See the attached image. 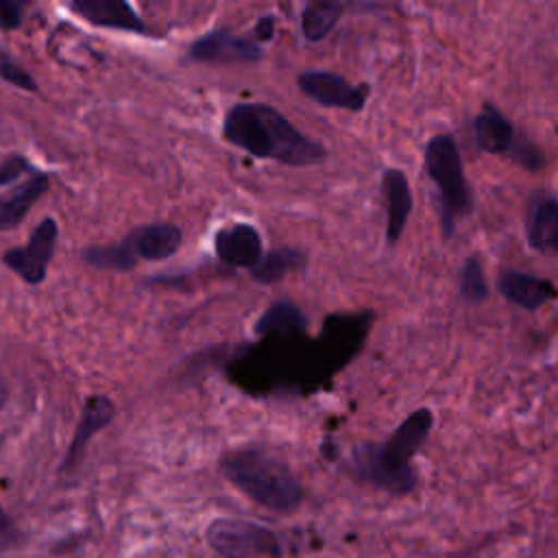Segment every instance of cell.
<instances>
[{
    "label": "cell",
    "instance_id": "obj_1",
    "mask_svg": "<svg viewBox=\"0 0 558 558\" xmlns=\"http://www.w3.org/2000/svg\"><path fill=\"white\" fill-rule=\"evenodd\" d=\"M222 137L257 159L292 168L316 166L327 159V148L318 140L301 133L268 102H235L225 113Z\"/></svg>",
    "mask_w": 558,
    "mask_h": 558
},
{
    "label": "cell",
    "instance_id": "obj_2",
    "mask_svg": "<svg viewBox=\"0 0 558 558\" xmlns=\"http://www.w3.org/2000/svg\"><path fill=\"white\" fill-rule=\"evenodd\" d=\"M434 427L429 408H418L384 442H362L351 451V473L390 495H408L416 488V473L410 464Z\"/></svg>",
    "mask_w": 558,
    "mask_h": 558
},
{
    "label": "cell",
    "instance_id": "obj_3",
    "mask_svg": "<svg viewBox=\"0 0 558 558\" xmlns=\"http://www.w3.org/2000/svg\"><path fill=\"white\" fill-rule=\"evenodd\" d=\"M225 477L246 497L275 512H290L303 499V488L290 466L266 449H238L220 460Z\"/></svg>",
    "mask_w": 558,
    "mask_h": 558
},
{
    "label": "cell",
    "instance_id": "obj_4",
    "mask_svg": "<svg viewBox=\"0 0 558 558\" xmlns=\"http://www.w3.org/2000/svg\"><path fill=\"white\" fill-rule=\"evenodd\" d=\"M425 170L440 194L442 231L449 238L456 222L473 211V192L464 177L462 157L451 135H434L425 146Z\"/></svg>",
    "mask_w": 558,
    "mask_h": 558
},
{
    "label": "cell",
    "instance_id": "obj_5",
    "mask_svg": "<svg viewBox=\"0 0 558 558\" xmlns=\"http://www.w3.org/2000/svg\"><path fill=\"white\" fill-rule=\"evenodd\" d=\"M207 543L222 558L279 556V541L272 530L242 519H216L207 527Z\"/></svg>",
    "mask_w": 558,
    "mask_h": 558
},
{
    "label": "cell",
    "instance_id": "obj_6",
    "mask_svg": "<svg viewBox=\"0 0 558 558\" xmlns=\"http://www.w3.org/2000/svg\"><path fill=\"white\" fill-rule=\"evenodd\" d=\"M299 89L323 107L362 111L371 94L368 83H349L344 76L325 70H305L296 76Z\"/></svg>",
    "mask_w": 558,
    "mask_h": 558
},
{
    "label": "cell",
    "instance_id": "obj_7",
    "mask_svg": "<svg viewBox=\"0 0 558 558\" xmlns=\"http://www.w3.org/2000/svg\"><path fill=\"white\" fill-rule=\"evenodd\" d=\"M59 227L54 218H44L35 231L31 233L28 242L24 246L11 248L2 255V262L20 275L26 283H41L48 272V264L54 253Z\"/></svg>",
    "mask_w": 558,
    "mask_h": 558
},
{
    "label": "cell",
    "instance_id": "obj_8",
    "mask_svg": "<svg viewBox=\"0 0 558 558\" xmlns=\"http://www.w3.org/2000/svg\"><path fill=\"white\" fill-rule=\"evenodd\" d=\"M187 57L201 63H255L262 59V48L231 28H216L198 37L190 46Z\"/></svg>",
    "mask_w": 558,
    "mask_h": 558
},
{
    "label": "cell",
    "instance_id": "obj_9",
    "mask_svg": "<svg viewBox=\"0 0 558 558\" xmlns=\"http://www.w3.org/2000/svg\"><path fill=\"white\" fill-rule=\"evenodd\" d=\"M214 251L225 266L251 270L262 257V235L248 222H233L216 231Z\"/></svg>",
    "mask_w": 558,
    "mask_h": 558
},
{
    "label": "cell",
    "instance_id": "obj_10",
    "mask_svg": "<svg viewBox=\"0 0 558 558\" xmlns=\"http://www.w3.org/2000/svg\"><path fill=\"white\" fill-rule=\"evenodd\" d=\"M183 242V231L172 222H148L131 229L122 244L135 259L161 262L172 257Z\"/></svg>",
    "mask_w": 558,
    "mask_h": 558
},
{
    "label": "cell",
    "instance_id": "obj_11",
    "mask_svg": "<svg viewBox=\"0 0 558 558\" xmlns=\"http://www.w3.org/2000/svg\"><path fill=\"white\" fill-rule=\"evenodd\" d=\"M497 288L506 301L527 312H536L558 294L554 281L521 270H501L497 277Z\"/></svg>",
    "mask_w": 558,
    "mask_h": 558
},
{
    "label": "cell",
    "instance_id": "obj_12",
    "mask_svg": "<svg viewBox=\"0 0 558 558\" xmlns=\"http://www.w3.org/2000/svg\"><path fill=\"white\" fill-rule=\"evenodd\" d=\"M113 414H116V405H113V401L109 397L92 395V397L85 399L83 410H81V418H78V425H76V432H74V438H72L70 447H68L65 460L61 464L63 471H72L81 462V458H83L92 436L96 432H100L102 427H107L113 421Z\"/></svg>",
    "mask_w": 558,
    "mask_h": 558
},
{
    "label": "cell",
    "instance_id": "obj_13",
    "mask_svg": "<svg viewBox=\"0 0 558 558\" xmlns=\"http://www.w3.org/2000/svg\"><path fill=\"white\" fill-rule=\"evenodd\" d=\"M381 194L386 203V242L392 246L403 235L412 214V190L399 168H386L381 174Z\"/></svg>",
    "mask_w": 558,
    "mask_h": 558
},
{
    "label": "cell",
    "instance_id": "obj_14",
    "mask_svg": "<svg viewBox=\"0 0 558 558\" xmlns=\"http://www.w3.org/2000/svg\"><path fill=\"white\" fill-rule=\"evenodd\" d=\"M70 9L94 26L129 31V33H140V35L146 33L142 17L124 0H74V2H70Z\"/></svg>",
    "mask_w": 558,
    "mask_h": 558
},
{
    "label": "cell",
    "instance_id": "obj_15",
    "mask_svg": "<svg viewBox=\"0 0 558 558\" xmlns=\"http://www.w3.org/2000/svg\"><path fill=\"white\" fill-rule=\"evenodd\" d=\"M527 244L534 251L551 253L558 248V203L554 194H536L525 227Z\"/></svg>",
    "mask_w": 558,
    "mask_h": 558
},
{
    "label": "cell",
    "instance_id": "obj_16",
    "mask_svg": "<svg viewBox=\"0 0 558 558\" xmlns=\"http://www.w3.org/2000/svg\"><path fill=\"white\" fill-rule=\"evenodd\" d=\"M473 133L477 148L490 155H508L517 137L512 122L493 102H484L482 111L475 116Z\"/></svg>",
    "mask_w": 558,
    "mask_h": 558
},
{
    "label": "cell",
    "instance_id": "obj_17",
    "mask_svg": "<svg viewBox=\"0 0 558 558\" xmlns=\"http://www.w3.org/2000/svg\"><path fill=\"white\" fill-rule=\"evenodd\" d=\"M48 190V174H33L28 181L0 196V229H11L24 220L28 209Z\"/></svg>",
    "mask_w": 558,
    "mask_h": 558
},
{
    "label": "cell",
    "instance_id": "obj_18",
    "mask_svg": "<svg viewBox=\"0 0 558 558\" xmlns=\"http://www.w3.org/2000/svg\"><path fill=\"white\" fill-rule=\"evenodd\" d=\"M344 11L342 2L318 0L307 2L301 11V33L307 41H320L340 22Z\"/></svg>",
    "mask_w": 558,
    "mask_h": 558
},
{
    "label": "cell",
    "instance_id": "obj_19",
    "mask_svg": "<svg viewBox=\"0 0 558 558\" xmlns=\"http://www.w3.org/2000/svg\"><path fill=\"white\" fill-rule=\"evenodd\" d=\"M307 327V316L292 301L272 303L255 323V333H296Z\"/></svg>",
    "mask_w": 558,
    "mask_h": 558
},
{
    "label": "cell",
    "instance_id": "obj_20",
    "mask_svg": "<svg viewBox=\"0 0 558 558\" xmlns=\"http://www.w3.org/2000/svg\"><path fill=\"white\" fill-rule=\"evenodd\" d=\"M303 255L301 251L292 248V246H281V248H275L266 255L259 257V262L251 268V275L257 283H277L281 281L288 272H292L299 264H301Z\"/></svg>",
    "mask_w": 558,
    "mask_h": 558
},
{
    "label": "cell",
    "instance_id": "obj_21",
    "mask_svg": "<svg viewBox=\"0 0 558 558\" xmlns=\"http://www.w3.org/2000/svg\"><path fill=\"white\" fill-rule=\"evenodd\" d=\"M83 259L98 270L116 272H129L137 266V259L129 253V248L122 242L109 246H89L83 251Z\"/></svg>",
    "mask_w": 558,
    "mask_h": 558
},
{
    "label": "cell",
    "instance_id": "obj_22",
    "mask_svg": "<svg viewBox=\"0 0 558 558\" xmlns=\"http://www.w3.org/2000/svg\"><path fill=\"white\" fill-rule=\"evenodd\" d=\"M460 294L464 301L480 305L488 299V281L482 268V262L477 257H466L460 275Z\"/></svg>",
    "mask_w": 558,
    "mask_h": 558
},
{
    "label": "cell",
    "instance_id": "obj_23",
    "mask_svg": "<svg viewBox=\"0 0 558 558\" xmlns=\"http://www.w3.org/2000/svg\"><path fill=\"white\" fill-rule=\"evenodd\" d=\"M508 157L512 161H517L521 168L530 170V172H536L543 168L545 159H543V148H538L530 137L517 133L510 150H508Z\"/></svg>",
    "mask_w": 558,
    "mask_h": 558
},
{
    "label": "cell",
    "instance_id": "obj_24",
    "mask_svg": "<svg viewBox=\"0 0 558 558\" xmlns=\"http://www.w3.org/2000/svg\"><path fill=\"white\" fill-rule=\"evenodd\" d=\"M0 76H2L4 81H11L13 85H17V87H22V89H31V92L37 89V85H35V81L28 76V72H26L17 61H13L4 50H0Z\"/></svg>",
    "mask_w": 558,
    "mask_h": 558
},
{
    "label": "cell",
    "instance_id": "obj_25",
    "mask_svg": "<svg viewBox=\"0 0 558 558\" xmlns=\"http://www.w3.org/2000/svg\"><path fill=\"white\" fill-rule=\"evenodd\" d=\"M22 22V7L17 2L0 0V28H15Z\"/></svg>",
    "mask_w": 558,
    "mask_h": 558
},
{
    "label": "cell",
    "instance_id": "obj_26",
    "mask_svg": "<svg viewBox=\"0 0 558 558\" xmlns=\"http://www.w3.org/2000/svg\"><path fill=\"white\" fill-rule=\"evenodd\" d=\"M28 168V163L22 157H9L2 166H0V185L11 183L13 179H17L24 170Z\"/></svg>",
    "mask_w": 558,
    "mask_h": 558
},
{
    "label": "cell",
    "instance_id": "obj_27",
    "mask_svg": "<svg viewBox=\"0 0 558 558\" xmlns=\"http://www.w3.org/2000/svg\"><path fill=\"white\" fill-rule=\"evenodd\" d=\"M253 37L257 41H270L275 37V17L272 15H262L255 26H253Z\"/></svg>",
    "mask_w": 558,
    "mask_h": 558
},
{
    "label": "cell",
    "instance_id": "obj_28",
    "mask_svg": "<svg viewBox=\"0 0 558 558\" xmlns=\"http://www.w3.org/2000/svg\"><path fill=\"white\" fill-rule=\"evenodd\" d=\"M11 532H13L11 521H9V517L4 514V510H2V506H0V538H9Z\"/></svg>",
    "mask_w": 558,
    "mask_h": 558
}]
</instances>
